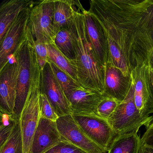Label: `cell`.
Listing matches in <instances>:
<instances>
[{
	"label": "cell",
	"mask_w": 153,
	"mask_h": 153,
	"mask_svg": "<svg viewBox=\"0 0 153 153\" xmlns=\"http://www.w3.org/2000/svg\"><path fill=\"white\" fill-rule=\"evenodd\" d=\"M84 10L79 3L71 27L78 81L84 88L104 94L105 68L97 59L91 47L87 33Z\"/></svg>",
	"instance_id": "7a4b0ae2"
},
{
	"label": "cell",
	"mask_w": 153,
	"mask_h": 153,
	"mask_svg": "<svg viewBox=\"0 0 153 153\" xmlns=\"http://www.w3.org/2000/svg\"><path fill=\"white\" fill-rule=\"evenodd\" d=\"M39 105L41 118H45L56 122L59 119V116L55 112L47 97L44 94L41 92L39 99Z\"/></svg>",
	"instance_id": "484cf974"
},
{
	"label": "cell",
	"mask_w": 153,
	"mask_h": 153,
	"mask_svg": "<svg viewBox=\"0 0 153 153\" xmlns=\"http://www.w3.org/2000/svg\"><path fill=\"white\" fill-rule=\"evenodd\" d=\"M88 11L107 37L109 62L125 76L150 61L153 0H91Z\"/></svg>",
	"instance_id": "6da1fadb"
},
{
	"label": "cell",
	"mask_w": 153,
	"mask_h": 153,
	"mask_svg": "<svg viewBox=\"0 0 153 153\" xmlns=\"http://www.w3.org/2000/svg\"><path fill=\"white\" fill-rule=\"evenodd\" d=\"M134 95V85L132 82L126 98L119 103L107 120L115 137L131 132H138L141 126L147 128L153 121V116L144 117L139 111L135 105Z\"/></svg>",
	"instance_id": "277c9868"
},
{
	"label": "cell",
	"mask_w": 153,
	"mask_h": 153,
	"mask_svg": "<svg viewBox=\"0 0 153 153\" xmlns=\"http://www.w3.org/2000/svg\"><path fill=\"white\" fill-rule=\"evenodd\" d=\"M34 44L38 62L41 69L43 70L45 66L49 61L47 45L37 42L35 40Z\"/></svg>",
	"instance_id": "83f0119b"
},
{
	"label": "cell",
	"mask_w": 153,
	"mask_h": 153,
	"mask_svg": "<svg viewBox=\"0 0 153 153\" xmlns=\"http://www.w3.org/2000/svg\"><path fill=\"white\" fill-rule=\"evenodd\" d=\"M1 125L0 126V146H2L11 135L19 120L14 118L13 115L1 113Z\"/></svg>",
	"instance_id": "cb8c5ba5"
},
{
	"label": "cell",
	"mask_w": 153,
	"mask_h": 153,
	"mask_svg": "<svg viewBox=\"0 0 153 153\" xmlns=\"http://www.w3.org/2000/svg\"><path fill=\"white\" fill-rule=\"evenodd\" d=\"M53 6L54 0L32 1L28 26L37 42L47 45L55 44L57 33L53 25Z\"/></svg>",
	"instance_id": "5b68a950"
},
{
	"label": "cell",
	"mask_w": 153,
	"mask_h": 153,
	"mask_svg": "<svg viewBox=\"0 0 153 153\" xmlns=\"http://www.w3.org/2000/svg\"><path fill=\"white\" fill-rule=\"evenodd\" d=\"M62 140L56 122L40 118L30 153H46Z\"/></svg>",
	"instance_id": "2e32d148"
},
{
	"label": "cell",
	"mask_w": 153,
	"mask_h": 153,
	"mask_svg": "<svg viewBox=\"0 0 153 153\" xmlns=\"http://www.w3.org/2000/svg\"><path fill=\"white\" fill-rule=\"evenodd\" d=\"M30 6L21 11L0 42V70L10 62L11 57L25 36Z\"/></svg>",
	"instance_id": "9c48e42d"
},
{
	"label": "cell",
	"mask_w": 153,
	"mask_h": 153,
	"mask_svg": "<svg viewBox=\"0 0 153 153\" xmlns=\"http://www.w3.org/2000/svg\"><path fill=\"white\" fill-rule=\"evenodd\" d=\"M105 97L100 92L80 86L72 90L66 98L71 114H97L98 105Z\"/></svg>",
	"instance_id": "4fadbf2b"
},
{
	"label": "cell",
	"mask_w": 153,
	"mask_h": 153,
	"mask_svg": "<svg viewBox=\"0 0 153 153\" xmlns=\"http://www.w3.org/2000/svg\"><path fill=\"white\" fill-rule=\"evenodd\" d=\"M45 153H87L67 140H62Z\"/></svg>",
	"instance_id": "4316f807"
},
{
	"label": "cell",
	"mask_w": 153,
	"mask_h": 153,
	"mask_svg": "<svg viewBox=\"0 0 153 153\" xmlns=\"http://www.w3.org/2000/svg\"><path fill=\"white\" fill-rule=\"evenodd\" d=\"M150 67L151 70L153 71V52L151 55V59H150Z\"/></svg>",
	"instance_id": "4dcf8cb0"
},
{
	"label": "cell",
	"mask_w": 153,
	"mask_h": 153,
	"mask_svg": "<svg viewBox=\"0 0 153 153\" xmlns=\"http://www.w3.org/2000/svg\"><path fill=\"white\" fill-rule=\"evenodd\" d=\"M34 42L33 36L27 25L24 40L11 57L17 63L18 68L16 97L13 115L17 120L20 119L29 94L41 78L42 70Z\"/></svg>",
	"instance_id": "3957f363"
},
{
	"label": "cell",
	"mask_w": 153,
	"mask_h": 153,
	"mask_svg": "<svg viewBox=\"0 0 153 153\" xmlns=\"http://www.w3.org/2000/svg\"><path fill=\"white\" fill-rule=\"evenodd\" d=\"M56 122L63 140L68 141L87 153L108 152L92 141L85 134L71 114L59 117Z\"/></svg>",
	"instance_id": "30bf717a"
},
{
	"label": "cell",
	"mask_w": 153,
	"mask_h": 153,
	"mask_svg": "<svg viewBox=\"0 0 153 153\" xmlns=\"http://www.w3.org/2000/svg\"><path fill=\"white\" fill-rule=\"evenodd\" d=\"M41 79L29 94L19 119L24 153H30L33 138L41 118L39 105Z\"/></svg>",
	"instance_id": "8992f818"
},
{
	"label": "cell",
	"mask_w": 153,
	"mask_h": 153,
	"mask_svg": "<svg viewBox=\"0 0 153 153\" xmlns=\"http://www.w3.org/2000/svg\"><path fill=\"white\" fill-rule=\"evenodd\" d=\"M139 153H153V148L146 145L141 146Z\"/></svg>",
	"instance_id": "f546056e"
},
{
	"label": "cell",
	"mask_w": 153,
	"mask_h": 153,
	"mask_svg": "<svg viewBox=\"0 0 153 153\" xmlns=\"http://www.w3.org/2000/svg\"><path fill=\"white\" fill-rule=\"evenodd\" d=\"M141 138L137 132H133L116 137L107 153H139Z\"/></svg>",
	"instance_id": "d6986e66"
},
{
	"label": "cell",
	"mask_w": 153,
	"mask_h": 153,
	"mask_svg": "<svg viewBox=\"0 0 153 153\" xmlns=\"http://www.w3.org/2000/svg\"><path fill=\"white\" fill-rule=\"evenodd\" d=\"M0 153H24V143L19 120L17 122L9 137L0 146Z\"/></svg>",
	"instance_id": "44dd1931"
},
{
	"label": "cell",
	"mask_w": 153,
	"mask_h": 153,
	"mask_svg": "<svg viewBox=\"0 0 153 153\" xmlns=\"http://www.w3.org/2000/svg\"><path fill=\"white\" fill-rule=\"evenodd\" d=\"M47 49L49 59L78 82L76 68L74 61L71 60L65 56L55 44L47 45Z\"/></svg>",
	"instance_id": "ffe728a7"
},
{
	"label": "cell",
	"mask_w": 153,
	"mask_h": 153,
	"mask_svg": "<svg viewBox=\"0 0 153 153\" xmlns=\"http://www.w3.org/2000/svg\"><path fill=\"white\" fill-rule=\"evenodd\" d=\"M150 61L131 71L135 105L144 117L153 113V87L150 80Z\"/></svg>",
	"instance_id": "52a82bcc"
},
{
	"label": "cell",
	"mask_w": 153,
	"mask_h": 153,
	"mask_svg": "<svg viewBox=\"0 0 153 153\" xmlns=\"http://www.w3.org/2000/svg\"><path fill=\"white\" fill-rule=\"evenodd\" d=\"M29 0H6L0 6V42L22 10L31 5Z\"/></svg>",
	"instance_id": "ac0fdd59"
},
{
	"label": "cell",
	"mask_w": 153,
	"mask_h": 153,
	"mask_svg": "<svg viewBox=\"0 0 153 153\" xmlns=\"http://www.w3.org/2000/svg\"><path fill=\"white\" fill-rule=\"evenodd\" d=\"M87 33L95 56L99 63L105 68L109 62L108 41L105 33L99 22L84 10Z\"/></svg>",
	"instance_id": "9a60e30c"
},
{
	"label": "cell",
	"mask_w": 153,
	"mask_h": 153,
	"mask_svg": "<svg viewBox=\"0 0 153 153\" xmlns=\"http://www.w3.org/2000/svg\"><path fill=\"white\" fill-rule=\"evenodd\" d=\"M120 102L111 97H105L97 107V114L104 119L108 120Z\"/></svg>",
	"instance_id": "d4e9b609"
},
{
	"label": "cell",
	"mask_w": 153,
	"mask_h": 153,
	"mask_svg": "<svg viewBox=\"0 0 153 153\" xmlns=\"http://www.w3.org/2000/svg\"><path fill=\"white\" fill-rule=\"evenodd\" d=\"M71 27L61 30L56 36L55 44L68 59L74 60L75 51Z\"/></svg>",
	"instance_id": "7402d4cb"
},
{
	"label": "cell",
	"mask_w": 153,
	"mask_h": 153,
	"mask_svg": "<svg viewBox=\"0 0 153 153\" xmlns=\"http://www.w3.org/2000/svg\"><path fill=\"white\" fill-rule=\"evenodd\" d=\"M150 80L153 87V71L150 69Z\"/></svg>",
	"instance_id": "1f68e13d"
},
{
	"label": "cell",
	"mask_w": 153,
	"mask_h": 153,
	"mask_svg": "<svg viewBox=\"0 0 153 153\" xmlns=\"http://www.w3.org/2000/svg\"><path fill=\"white\" fill-rule=\"evenodd\" d=\"M131 84V76H125L112 62L106 63L105 67V96L121 102L127 97Z\"/></svg>",
	"instance_id": "5bb4252c"
},
{
	"label": "cell",
	"mask_w": 153,
	"mask_h": 153,
	"mask_svg": "<svg viewBox=\"0 0 153 153\" xmlns=\"http://www.w3.org/2000/svg\"><path fill=\"white\" fill-rule=\"evenodd\" d=\"M48 62L56 80L62 88L66 97L72 90L81 86L77 81L58 68L49 59Z\"/></svg>",
	"instance_id": "603a6c76"
},
{
	"label": "cell",
	"mask_w": 153,
	"mask_h": 153,
	"mask_svg": "<svg viewBox=\"0 0 153 153\" xmlns=\"http://www.w3.org/2000/svg\"><path fill=\"white\" fill-rule=\"evenodd\" d=\"M17 63L10 62L0 70V110L1 113L13 115L16 97Z\"/></svg>",
	"instance_id": "7c38bea8"
},
{
	"label": "cell",
	"mask_w": 153,
	"mask_h": 153,
	"mask_svg": "<svg viewBox=\"0 0 153 153\" xmlns=\"http://www.w3.org/2000/svg\"><path fill=\"white\" fill-rule=\"evenodd\" d=\"M71 114L85 134L108 152L115 136L107 120L95 114Z\"/></svg>",
	"instance_id": "ba28073f"
},
{
	"label": "cell",
	"mask_w": 153,
	"mask_h": 153,
	"mask_svg": "<svg viewBox=\"0 0 153 153\" xmlns=\"http://www.w3.org/2000/svg\"><path fill=\"white\" fill-rule=\"evenodd\" d=\"M40 90L47 97L59 117L71 114L66 96L48 62L42 71Z\"/></svg>",
	"instance_id": "8fae6325"
},
{
	"label": "cell",
	"mask_w": 153,
	"mask_h": 153,
	"mask_svg": "<svg viewBox=\"0 0 153 153\" xmlns=\"http://www.w3.org/2000/svg\"><path fill=\"white\" fill-rule=\"evenodd\" d=\"M77 2L72 0H54L53 25L57 34L72 26L77 13L78 6L77 9L75 7Z\"/></svg>",
	"instance_id": "e0dca14e"
},
{
	"label": "cell",
	"mask_w": 153,
	"mask_h": 153,
	"mask_svg": "<svg viewBox=\"0 0 153 153\" xmlns=\"http://www.w3.org/2000/svg\"><path fill=\"white\" fill-rule=\"evenodd\" d=\"M146 146L153 148V121L150 123L141 138V146Z\"/></svg>",
	"instance_id": "f1b7e54d"
}]
</instances>
